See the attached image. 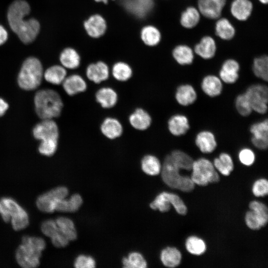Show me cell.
I'll return each mask as SVG.
<instances>
[{"label":"cell","mask_w":268,"mask_h":268,"mask_svg":"<svg viewBox=\"0 0 268 268\" xmlns=\"http://www.w3.org/2000/svg\"><path fill=\"white\" fill-rule=\"evenodd\" d=\"M30 11V7L24 0H15L8 7L7 17L12 30L24 44L33 42L39 33L40 25L35 18L25 20Z\"/></svg>","instance_id":"obj_1"},{"label":"cell","mask_w":268,"mask_h":268,"mask_svg":"<svg viewBox=\"0 0 268 268\" xmlns=\"http://www.w3.org/2000/svg\"><path fill=\"white\" fill-rule=\"evenodd\" d=\"M46 247L44 240L38 237L25 236L15 253L16 260L21 267L34 268L40 264L42 252Z\"/></svg>","instance_id":"obj_2"},{"label":"cell","mask_w":268,"mask_h":268,"mask_svg":"<svg viewBox=\"0 0 268 268\" xmlns=\"http://www.w3.org/2000/svg\"><path fill=\"white\" fill-rule=\"evenodd\" d=\"M36 114L42 120L53 119L61 114L63 103L59 94L52 89L37 91L34 97Z\"/></svg>","instance_id":"obj_3"},{"label":"cell","mask_w":268,"mask_h":268,"mask_svg":"<svg viewBox=\"0 0 268 268\" xmlns=\"http://www.w3.org/2000/svg\"><path fill=\"white\" fill-rule=\"evenodd\" d=\"M180 170L171 155H167L162 164L160 172L163 181L172 189L187 193L192 191L195 184L190 177L181 175Z\"/></svg>","instance_id":"obj_4"},{"label":"cell","mask_w":268,"mask_h":268,"mask_svg":"<svg viewBox=\"0 0 268 268\" xmlns=\"http://www.w3.org/2000/svg\"><path fill=\"white\" fill-rule=\"evenodd\" d=\"M43 76V67L40 61L35 57H29L22 65L18 75V83L23 89L32 90L40 85Z\"/></svg>","instance_id":"obj_5"},{"label":"cell","mask_w":268,"mask_h":268,"mask_svg":"<svg viewBox=\"0 0 268 268\" xmlns=\"http://www.w3.org/2000/svg\"><path fill=\"white\" fill-rule=\"evenodd\" d=\"M0 214L5 222L11 221L15 230H22L29 224L27 212L11 198L6 197L0 200Z\"/></svg>","instance_id":"obj_6"},{"label":"cell","mask_w":268,"mask_h":268,"mask_svg":"<svg viewBox=\"0 0 268 268\" xmlns=\"http://www.w3.org/2000/svg\"><path fill=\"white\" fill-rule=\"evenodd\" d=\"M191 178L195 185L205 186L219 181L220 177L213 163L205 158L194 160Z\"/></svg>","instance_id":"obj_7"},{"label":"cell","mask_w":268,"mask_h":268,"mask_svg":"<svg viewBox=\"0 0 268 268\" xmlns=\"http://www.w3.org/2000/svg\"><path fill=\"white\" fill-rule=\"evenodd\" d=\"M115 1L130 15L143 26L155 6L154 0H115Z\"/></svg>","instance_id":"obj_8"},{"label":"cell","mask_w":268,"mask_h":268,"mask_svg":"<svg viewBox=\"0 0 268 268\" xmlns=\"http://www.w3.org/2000/svg\"><path fill=\"white\" fill-rule=\"evenodd\" d=\"M173 205L176 212L180 215H186L187 207L182 200L176 194L163 192L158 194L150 203V207L154 210L165 212L169 211Z\"/></svg>","instance_id":"obj_9"},{"label":"cell","mask_w":268,"mask_h":268,"mask_svg":"<svg viewBox=\"0 0 268 268\" xmlns=\"http://www.w3.org/2000/svg\"><path fill=\"white\" fill-rule=\"evenodd\" d=\"M245 93L250 103L253 111L265 114L268 110V88L267 85L253 84L249 86Z\"/></svg>","instance_id":"obj_10"},{"label":"cell","mask_w":268,"mask_h":268,"mask_svg":"<svg viewBox=\"0 0 268 268\" xmlns=\"http://www.w3.org/2000/svg\"><path fill=\"white\" fill-rule=\"evenodd\" d=\"M68 194L65 187H58L40 196L36 201V205L41 211L51 213L55 211L57 203L66 198Z\"/></svg>","instance_id":"obj_11"},{"label":"cell","mask_w":268,"mask_h":268,"mask_svg":"<svg viewBox=\"0 0 268 268\" xmlns=\"http://www.w3.org/2000/svg\"><path fill=\"white\" fill-rule=\"evenodd\" d=\"M253 145L260 150H266L268 146V120L267 119L253 124L250 128Z\"/></svg>","instance_id":"obj_12"},{"label":"cell","mask_w":268,"mask_h":268,"mask_svg":"<svg viewBox=\"0 0 268 268\" xmlns=\"http://www.w3.org/2000/svg\"><path fill=\"white\" fill-rule=\"evenodd\" d=\"M33 134L36 139L41 141L58 140V127L53 119H44L34 127Z\"/></svg>","instance_id":"obj_13"},{"label":"cell","mask_w":268,"mask_h":268,"mask_svg":"<svg viewBox=\"0 0 268 268\" xmlns=\"http://www.w3.org/2000/svg\"><path fill=\"white\" fill-rule=\"evenodd\" d=\"M110 75L109 65L103 61L89 64L85 68V75L90 81L99 84L107 80Z\"/></svg>","instance_id":"obj_14"},{"label":"cell","mask_w":268,"mask_h":268,"mask_svg":"<svg viewBox=\"0 0 268 268\" xmlns=\"http://www.w3.org/2000/svg\"><path fill=\"white\" fill-rule=\"evenodd\" d=\"M83 25L87 34L93 38H98L103 36L107 29L105 19L97 13L90 15L83 21Z\"/></svg>","instance_id":"obj_15"},{"label":"cell","mask_w":268,"mask_h":268,"mask_svg":"<svg viewBox=\"0 0 268 268\" xmlns=\"http://www.w3.org/2000/svg\"><path fill=\"white\" fill-rule=\"evenodd\" d=\"M226 2V0H198V10L207 18L217 19L220 16Z\"/></svg>","instance_id":"obj_16"},{"label":"cell","mask_w":268,"mask_h":268,"mask_svg":"<svg viewBox=\"0 0 268 268\" xmlns=\"http://www.w3.org/2000/svg\"><path fill=\"white\" fill-rule=\"evenodd\" d=\"M100 130L106 138L114 140L121 136L124 129L122 123L118 119L108 117L101 123Z\"/></svg>","instance_id":"obj_17"},{"label":"cell","mask_w":268,"mask_h":268,"mask_svg":"<svg viewBox=\"0 0 268 268\" xmlns=\"http://www.w3.org/2000/svg\"><path fill=\"white\" fill-rule=\"evenodd\" d=\"M240 65L236 60L229 59L222 64L219 72V77L226 84H233L239 78Z\"/></svg>","instance_id":"obj_18"},{"label":"cell","mask_w":268,"mask_h":268,"mask_svg":"<svg viewBox=\"0 0 268 268\" xmlns=\"http://www.w3.org/2000/svg\"><path fill=\"white\" fill-rule=\"evenodd\" d=\"M62 84L64 90L69 96H74L84 92L87 88V84L85 79L78 74H72L66 76Z\"/></svg>","instance_id":"obj_19"},{"label":"cell","mask_w":268,"mask_h":268,"mask_svg":"<svg viewBox=\"0 0 268 268\" xmlns=\"http://www.w3.org/2000/svg\"><path fill=\"white\" fill-rule=\"evenodd\" d=\"M129 122L134 129L144 131L151 126L152 118L147 111L142 108H137L130 115Z\"/></svg>","instance_id":"obj_20"},{"label":"cell","mask_w":268,"mask_h":268,"mask_svg":"<svg viewBox=\"0 0 268 268\" xmlns=\"http://www.w3.org/2000/svg\"><path fill=\"white\" fill-rule=\"evenodd\" d=\"M167 127L170 133L175 136L185 134L190 128L188 118L181 114H176L170 117L167 122Z\"/></svg>","instance_id":"obj_21"},{"label":"cell","mask_w":268,"mask_h":268,"mask_svg":"<svg viewBox=\"0 0 268 268\" xmlns=\"http://www.w3.org/2000/svg\"><path fill=\"white\" fill-rule=\"evenodd\" d=\"M195 142L197 147L203 153H212L217 145L214 134L208 130H203L198 133Z\"/></svg>","instance_id":"obj_22"},{"label":"cell","mask_w":268,"mask_h":268,"mask_svg":"<svg viewBox=\"0 0 268 268\" xmlns=\"http://www.w3.org/2000/svg\"><path fill=\"white\" fill-rule=\"evenodd\" d=\"M96 101L104 109H111L116 105L118 95L116 91L108 86L99 88L95 93Z\"/></svg>","instance_id":"obj_23"},{"label":"cell","mask_w":268,"mask_h":268,"mask_svg":"<svg viewBox=\"0 0 268 268\" xmlns=\"http://www.w3.org/2000/svg\"><path fill=\"white\" fill-rule=\"evenodd\" d=\"M268 210H251L245 214L247 226L251 229L257 230L265 226L268 222Z\"/></svg>","instance_id":"obj_24"},{"label":"cell","mask_w":268,"mask_h":268,"mask_svg":"<svg viewBox=\"0 0 268 268\" xmlns=\"http://www.w3.org/2000/svg\"><path fill=\"white\" fill-rule=\"evenodd\" d=\"M197 93L195 88L190 84H182L176 88L175 98L177 103L183 106H188L194 103L197 99Z\"/></svg>","instance_id":"obj_25"},{"label":"cell","mask_w":268,"mask_h":268,"mask_svg":"<svg viewBox=\"0 0 268 268\" xmlns=\"http://www.w3.org/2000/svg\"><path fill=\"white\" fill-rule=\"evenodd\" d=\"M201 86L204 93L210 97L220 95L223 90L222 81L219 77L213 74L205 76L201 80Z\"/></svg>","instance_id":"obj_26"},{"label":"cell","mask_w":268,"mask_h":268,"mask_svg":"<svg viewBox=\"0 0 268 268\" xmlns=\"http://www.w3.org/2000/svg\"><path fill=\"white\" fill-rule=\"evenodd\" d=\"M253 8V3L249 0H234L231 4L230 11L237 20L245 21L250 16Z\"/></svg>","instance_id":"obj_27"},{"label":"cell","mask_w":268,"mask_h":268,"mask_svg":"<svg viewBox=\"0 0 268 268\" xmlns=\"http://www.w3.org/2000/svg\"><path fill=\"white\" fill-rule=\"evenodd\" d=\"M216 45L213 38L209 36L203 37L194 49L196 54L201 58L209 60L212 58L216 53Z\"/></svg>","instance_id":"obj_28"},{"label":"cell","mask_w":268,"mask_h":268,"mask_svg":"<svg viewBox=\"0 0 268 268\" xmlns=\"http://www.w3.org/2000/svg\"><path fill=\"white\" fill-rule=\"evenodd\" d=\"M60 61L62 66L69 69H75L81 65V57L74 48L67 47L64 49L60 55Z\"/></svg>","instance_id":"obj_29"},{"label":"cell","mask_w":268,"mask_h":268,"mask_svg":"<svg viewBox=\"0 0 268 268\" xmlns=\"http://www.w3.org/2000/svg\"><path fill=\"white\" fill-rule=\"evenodd\" d=\"M133 68L128 63L119 61L115 62L110 69V74L118 81L126 82L133 75Z\"/></svg>","instance_id":"obj_30"},{"label":"cell","mask_w":268,"mask_h":268,"mask_svg":"<svg viewBox=\"0 0 268 268\" xmlns=\"http://www.w3.org/2000/svg\"><path fill=\"white\" fill-rule=\"evenodd\" d=\"M140 37L142 42L146 46L155 47L161 42L162 35L157 27L153 25L143 26L140 32Z\"/></svg>","instance_id":"obj_31"},{"label":"cell","mask_w":268,"mask_h":268,"mask_svg":"<svg viewBox=\"0 0 268 268\" xmlns=\"http://www.w3.org/2000/svg\"><path fill=\"white\" fill-rule=\"evenodd\" d=\"M160 259L164 266L168 268H175L181 263L182 255L176 248L168 247L163 249L160 254Z\"/></svg>","instance_id":"obj_32"},{"label":"cell","mask_w":268,"mask_h":268,"mask_svg":"<svg viewBox=\"0 0 268 268\" xmlns=\"http://www.w3.org/2000/svg\"><path fill=\"white\" fill-rule=\"evenodd\" d=\"M82 204V199L78 194L71 196L69 199L66 198L61 200L56 204L55 210L65 212H73L77 211Z\"/></svg>","instance_id":"obj_33"},{"label":"cell","mask_w":268,"mask_h":268,"mask_svg":"<svg viewBox=\"0 0 268 268\" xmlns=\"http://www.w3.org/2000/svg\"><path fill=\"white\" fill-rule=\"evenodd\" d=\"M174 60L180 65H189L193 63L194 55L192 49L185 45L176 46L172 51Z\"/></svg>","instance_id":"obj_34"},{"label":"cell","mask_w":268,"mask_h":268,"mask_svg":"<svg viewBox=\"0 0 268 268\" xmlns=\"http://www.w3.org/2000/svg\"><path fill=\"white\" fill-rule=\"evenodd\" d=\"M67 74L66 68L63 66L55 65L47 68L43 76L47 82L53 84L59 85L63 83Z\"/></svg>","instance_id":"obj_35"},{"label":"cell","mask_w":268,"mask_h":268,"mask_svg":"<svg viewBox=\"0 0 268 268\" xmlns=\"http://www.w3.org/2000/svg\"><path fill=\"white\" fill-rule=\"evenodd\" d=\"M162 164L159 159L152 154L144 155L141 160V168L145 174L150 176L158 175L161 169Z\"/></svg>","instance_id":"obj_36"},{"label":"cell","mask_w":268,"mask_h":268,"mask_svg":"<svg viewBox=\"0 0 268 268\" xmlns=\"http://www.w3.org/2000/svg\"><path fill=\"white\" fill-rule=\"evenodd\" d=\"M213 164L222 175L229 176L234 169V163L231 156L226 152L221 153L218 157L213 160Z\"/></svg>","instance_id":"obj_37"},{"label":"cell","mask_w":268,"mask_h":268,"mask_svg":"<svg viewBox=\"0 0 268 268\" xmlns=\"http://www.w3.org/2000/svg\"><path fill=\"white\" fill-rule=\"evenodd\" d=\"M55 221L61 233L69 241L76 239L77 232L72 220L62 216L57 218Z\"/></svg>","instance_id":"obj_38"},{"label":"cell","mask_w":268,"mask_h":268,"mask_svg":"<svg viewBox=\"0 0 268 268\" xmlns=\"http://www.w3.org/2000/svg\"><path fill=\"white\" fill-rule=\"evenodd\" d=\"M215 33L220 38L229 40L235 34V29L230 22L225 18H220L216 23Z\"/></svg>","instance_id":"obj_39"},{"label":"cell","mask_w":268,"mask_h":268,"mask_svg":"<svg viewBox=\"0 0 268 268\" xmlns=\"http://www.w3.org/2000/svg\"><path fill=\"white\" fill-rule=\"evenodd\" d=\"M200 20V12L196 8L190 6L184 11L181 16L180 23L187 29L194 28Z\"/></svg>","instance_id":"obj_40"},{"label":"cell","mask_w":268,"mask_h":268,"mask_svg":"<svg viewBox=\"0 0 268 268\" xmlns=\"http://www.w3.org/2000/svg\"><path fill=\"white\" fill-rule=\"evenodd\" d=\"M170 154L180 170H192L194 160L188 154L182 150L175 149Z\"/></svg>","instance_id":"obj_41"},{"label":"cell","mask_w":268,"mask_h":268,"mask_svg":"<svg viewBox=\"0 0 268 268\" xmlns=\"http://www.w3.org/2000/svg\"><path fill=\"white\" fill-rule=\"evenodd\" d=\"M252 70L258 78L267 81L268 80V58L263 55L254 59L252 66Z\"/></svg>","instance_id":"obj_42"},{"label":"cell","mask_w":268,"mask_h":268,"mask_svg":"<svg viewBox=\"0 0 268 268\" xmlns=\"http://www.w3.org/2000/svg\"><path fill=\"white\" fill-rule=\"evenodd\" d=\"M185 246L190 253L198 256L203 254L206 248L203 240L195 236H191L187 238Z\"/></svg>","instance_id":"obj_43"},{"label":"cell","mask_w":268,"mask_h":268,"mask_svg":"<svg viewBox=\"0 0 268 268\" xmlns=\"http://www.w3.org/2000/svg\"><path fill=\"white\" fill-rule=\"evenodd\" d=\"M123 267L126 268H145L147 263L143 256L138 252H132L128 257L122 260Z\"/></svg>","instance_id":"obj_44"},{"label":"cell","mask_w":268,"mask_h":268,"mask_svg":"<svg viewBox=\"0 0 268 268\" xmlns=\"http://www.w3.org/2000/svg\"><path fill=\"white\" fill-rule=\"evenodd\" d=\"M235 106L237 112L243 117L249 116L253 111L250 103L245 92L237 96Z\"/></svg>","instance_id":"obj_45"},{"label":"cell","mask_w":268,"mask_h":268,"mask_svg":"<svg viewBox=\"0 0 268 268\" xmlns=\"http://www.w3.org/2000/svg\"><path fill=\"white\" fill-rule=\"evenodd\" d=\"M58 144V140L57 139L41 141L38 150L41 154L50 156L56 151Z\"/></svg>","instance_id":"obj_46"},{"label":"cell","mask_w":268,"mask_h":268,"mask_svg":"<svg viewBox=\"0 0 268 268\" xmlns=\"http://www.w3.org/2000/svg\"><path fill=\"white\" fill-rule=\"evenodd\" d=\"M252 192L257 197H265L268 194V181L266 179L256 180L252 187Z\"/></svg>","instance_id":"obj_47"},{"label":"cell","mask_w":268,"mask_h":268,"mask_svg":"<svg viewBox=\"0 0 268 268\" xmlns=\"http://www.w3.org/2000/svg\"><path fill=\"white\" fill-rule=\"evenodd\" d=\"M238 158L242 164L245 166L252 165L255 160V154L250 148L244 147L238 153Z\"/></svg>","instance_id":"obj_48"},{"label":"cell","mask_w":268,"mask_h":268,"mask_svg":"<svg viewBox=\"0 0 268 268\" xmlns=\"http://www.w3.org/2000/svg\"><path fill=\"white\" fill-rule=\"evenodd\" d=\"M95 265V261L92 257L84 255L77 257L74 262V266L76 268H93Z\"/></svg>","instance_id":"obj_49"},{"label":"cell","mask_w":268,"mask_h":268,"mask_svg":"<svg viewBox=\"0 0 268 268\" xmlns=\"http://www.w3.org/2000/svg\"><path fill=\"white\" fill-rule=\"evenodd\" d=\"M41 229L43 233L50 238L59 231L56 221L53 219H48L43 221L41 224Z\"/></svg>","instance_id":"obj_50"},{"label":"cell","mask_w":268,"mask_h":268,"mask_svg":"<svg viewBox=\"0 0 268 268\" xmlns=\"http://www.w3.org/2000/svg\"><path fill=\"white\" fill-rule=\"evenodd\" d=\"M50 238L53 245L58 248L65 247L69 242V241L61 233L60 230Z\"/></svg>","instance_id":"obj_51"},{"label":"cell","mask_w":268,"mask_h":268,"mask_svg":"<svg viewBox=\"0 0 268 268\" xmlns=\"http://www.w3.org/2000/svg\"><path fill=\"white\" fill-rule=\"evenodd\" d=\"M8 34L6 30L0 25V45L4 43L7 39Z\"/></svg>","instance_id":"obj_52"},{"label":"cell","mask_w":268,"mask_h":268,"mask_svg":"<svg viewBox=\"0 0 268 268\" xmlns=\"http://www.w3.org/2000/svg\"><path fill=\"white\" fill-rule=\"evenodd\" d=\"M8 108V104L3 99L0 98V117L5 114Z\"/></svg>","instance_id":"obj_53"},{"label":"cell","mask_w":268,"mask_h":268,"mask_svg":"<svg viewBox=\"0 0 268 268\" xmlns=\"http://www.w3.org/2000/svg\"><path fill=\"white\" fill-rule=\"evenodd\" d=\"M96 2H103V3L104 4H107L108 3V1L109 0H94Z\"/></svg>","instance_id":"obj_54"},{"label":"cell","mask_w":268,"mask_h":268,"mask_svg":"<svg viewBox=\"0 0 268 268\" xmlns=\"http://www.w3.org/2000/svg\"><path fill=\"white\" fill-rule=\"evenodd\" d=\"M263 4H267L268 0H259Z\"/></svg>","instance_id":"obj_55"}]
</instances>
